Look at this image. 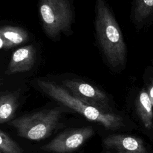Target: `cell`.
Listing matches in <instances>:
<instances>
[{
    "mask_svg": "<svg viewBox=\"0 0 153 153\" xmlns=\"http://www.w3.org/2000/svg\"><path fill=\"white\" fill-rule=\"evenodd\" d=\"M131 19L140 29L153 21V0H134L131 10Z\"/></svg>",
    "mask_w": 153,
    "mask_h": 153,
    "instance_id": "9c48e42d",
    "label": "cell"
},
{
    "mask_svg": "<svg viewBox=\"0 0 153 153\" xmlns=\"http://www.w3.org/2000/svg\"><path fill=\"white\" fill-rule=\"evenodd\" d=\"M0 151L2 153H23V149L18 143L1 130Z\"/></svg>",
    "mask_w": 153,
    "mask_h": 153,
    "instance_id": "4fadbf2b",
    "label": "cell"
},
{
    "mask_svg": "<svg viewBox=\"0 0 153 153\" xmlns=\"http://www.w3.org/2000/svg\"><path fill=\"white\" fill-rule=\"evenodd\" d=\"M152 107L148 91L142 90L137 98L136 110L142 123L148 129L152 126Z\"/></svg>",
    "mask_w": 153,
    "mask_h": 153,
    "instance_id": "8fae6325",
    "label": "cell"
},
{
    "mask_svg": "<svg viewBox=\"0 0 153 153\" xmlns=\"http://www.w3.org/2000/svg\"><path fill=\"white\" fill-rule=\"evenodd\" d=\"M0 153H2V152H1V151H0Z\"/></svg>",
    "mask_w": 153,
    "mask_h": 153,
    "instance_id": "9a60e30c",
    "label": "cell"
},
{
    "mask_svg": "<svg viewBox=\"0 0 153 153\" xmlns=\"http://www.w3.org/2000/svg\"><path fill=\"white\" fill-rule=\"evenodd\" d=\"M94 134L92 127L74 128L61 133L41 149L54 153H69L80 147Z\"/></svg>",
    "mask_w": 153,
    "mask_h": 153,
    "instance_id": "5b68a950",
    "label": "cell"
},
{
    "mask_svg": "<svg viewBox=\"0 0 153 153\" xmlns=\"http://www.w3.org/2000/svg\"><path fill=\"white\" fill-rule=\"evenodd\" d=\"M41 90L54 100L70 108L87 120L98 123L109 130H117L124 126L123 119L119 115L104 112L88 105L74 96L66 88L48 81L38 80Z\"/></svg>",
    "mask_w": 153,
    "mask_h": 153,
    "instance_id": "7a4b0ae2",
    "label": "cell"
},
{
    "mask_svg": "<svg viewBox=\"0 0 153 153\" xmlns=\"http://www.w3.org/2000/svg\"><path fill=\"white\" fill-rule=\"evenodd\" d=\"M39 10L44 30L51 38L71 30L72 12L68 0H39Z\"/></svg>",
    "mask_w": 153,
    "mask_h": 153,
    "instance_id": "277c9868",
    "label": "cell"
},
{
    "mask_svg": "<svg viewBox=\"0 0 153 153\" xmlns=\"http://www.w3.org/2000/svg\"><path fill=\"white\" fill-rule=\"evenodd\" d=\"M62 110L57 108L25 115L11 120L10 125L17 134L31 140H41L49 135L59 124Z\"/></svg>",
    "mask_w": 153,
    "mask_h": 153,
    "instance_id": "3957f363",
    "label": "cell"
},
{
    "mask_svg": "<svg viewBox=\"0 0 153 153\" xmlns=\"http://www.w3.org/2000/svg\"><path fill=\"white\" fill-rule=\"evenodd\" d=\"M67 90L85 103L106 112L109 109V99L101 90L88 83L66 79L62 81Z\"/></svg>",
    "mask_w": 153,
    "mask_h": 153,
    "instance_id": "8992f818",
    "label": "cell"
},
{
    "mask_svg": "<svg viewBox=\"0 0 153 153\" xmlns=\"http://www.w3.org/2000/svg\"><path fill=\"white\" fill-rule=\"evenodd\" d=\"M148 93L150 99V100L151 102V103L153 106V82L150 85L148 89Z\"/></svg>",
    "mask_w": 153,
    "mask_h": 153,
    "instance_id": "5bb4252c",
    "label": "cell"
},
{
    "mask_svg": "<svg viewBox=\"0 0 153 153\" xmlns=\"http://www.w3.org/2000/svg\"><path fill=\"white\" fill-rule=\"evenodd\" d=\"M103 142L106 149L114 153H148L143 140L132 136L109 135Z\"/></svg>",
    "mask_w": 153,
    "mask_h": 153,
    "instance_id": "52a82bcc",
    "label": "cell"
},
{
    "mask_svg": "<svg viewBox=\"0 0 153 153\" xmlns=\"http://www.w3.org/2000/svg\"><path fill=\"white\" fill-rule=\"evenodd\" d=\"M28 38L27 32L22 28L5 26L0 27V39L3 47L7 49L25 42Z\"/></svg>",
    "mask_w": 153,
    "mask_h": 153,
    "instance_id": "30bf717a",
    "label": "cell"
},
{
    "mask_svg": "<svg viewBox=\"0 0 153 153\" xmlns=\"http://www.w3.org/2000/svg\"><path fill=\"white\" fill-rule=\"evenodd\" d=\"M18 96L14 93L0 96V124L10 121L18 107Z\"/></svg>",
    "mask_w": 153,
    "mask_h": 153,
    "instance_id": "7c38bea8",
    "label": "cell"
},
{
    "mask_svg": "<svg viewBox=\"0 0 153 153\" xmlns=\"http://www.w3.org/2000/svg\"><path fill=\"white\" fill-rule=\"evenodd\" d=\"M36 58V50L32 45L22 47L12 54L7 74H13L30 70L34 65Z\"/></svg>",
    "mask_w": 153,
    "mask_h": 153,
    "instance_id": "ba28073f",
    "label": "cell"
},
{
    "mask_svg": "<svg viewBox=\"0 0 153 153\" xmlns=\"http://www.w3.org/2000/svg\"><path fill=\"white\" fill-rule=\"evenodd\" d=\"M96 38L106 62L115 71L123 69L127 62V46L120 27L105 0L95 1Z\"/></svg>",
    "mask_w": 153,
    "mask_h": 153,
    "instance_id": "6da1fadb",
    "label": "cell"
}]
</instances>
